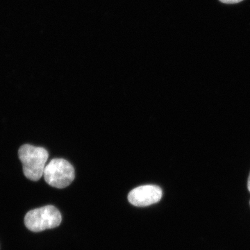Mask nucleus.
I'll use <instances>...</instances> for the list:
<instances>
[{
	"label": "nucleus",
	"instance_id": "f257e3e1",
	"mask_svg": "<svg viewBox=\"0 0 250 250\" xmlns=\"http://www.w3.org/2000/svg\"><path fill=\"white\" fill-rule=\"evenodd\" d=\"M18 156L22 164L23 172L28 179L36 182L43 176L49 158L45 148L23 145L18 150Z\"/></svg>",
	"mask_w": 250,
	"mask_h": 250
},
{
	"label": "nucleus",
	"instance_id": "f03ea898",
	"mask_svg": "<svg viewBox=\"0 0 250 250\" xmlns=\"http://www.w3.org/2000/svg\"><path fill=\"white\" fill-rule=\"evenodd\" d=\"M62 221L58 208L52 205L29 210L24 217V224L28 229L34 232L57 228Z\"/></svg>",
	"mask_w": 250,
	"mask_h": 250
},
{
	"label": "nucleus",
	"instance_id": "7ed1b4c3",
	"mask_svg": "<svg viewBox=\"0 0 250 250\" xmlns=\"http://www.w3.org/2000/svg\"><path fill=\"white\" fill-rule=\"evenodd\" d=\"M45 182L57 188H64L75 179V169L65 159H54L45 166L43 172Z\"/></svg>",
	"mask_w": 250,
	"mask_h": 250
},
{
	"label": "nucleus",
	"instance_id": "20e7f679",
	"mask_svg": "<svg viewBox=\"0 0 250 250\" xmlns=\"http://www.w3.org/2000/svg\"><path fill=\"white\" fill-rule=\"evenodd\" d=\"M162 196L160 187L156 185H144L131 190L128 195V200L135 207H144L157 203Z\"/></svg>",
	"mask_w": 250,
	"mask_h": 250
},
{
	"label": "nucleus",
	"instance_id": "39448f33",
	"mask_svg": "<svg viewBox=\"0 0 250 250\" xmlns=\"http://www.w3.org/2000/svg\"><path fill=\"white\" fill-rule=\"evenodd\" d=\"M220 1L224 3V4H232L241 2L243 0H220Z\"/></svg>",
	"mask_w": 250,
	"mask_h": 250
},
{
	"label": "nucleus",
	"instance_id": "423d86ee",
	"mask_svg": "<svg viewBox=\"0 0 250 250\" xmlns=\"http://www.w3.org/2000/svg\"><path fill=\"white\" fill-rule=\"evenodd\" d=\"M248 190H249V191L250 192V172L249 177H248Z\"/></svg>",
	"mask_w": 250,
	"mask_h": 250
},
{
	"label": "nucleus",
	"instance_id": "0eeeda50",
	"mask_svg": "<svg viewBox=\"0 0 250 250\" xmlns=\"http://www.w3.org/2000/svg\"></svg>",
	"mask_w": 250,
	"mask_h": 250
}]
</instances>
